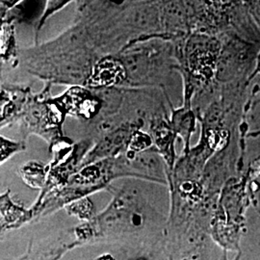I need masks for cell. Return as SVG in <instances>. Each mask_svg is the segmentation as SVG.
Instances as JSON below:
<instances>
[{
  "label": "cell",
  "instance_id": "3",
  "mask_svg": "<svg viewBox=\"0 0 260 260\" xmlns=\"http://www.w3.org/2000/svg\"><path fill=\"white\" fill-rule=\"evenodd\" d=\"M126 72L120 60L113 57H104L96 62L88 75L86 86L91 88H104L121 83Z\"/></svg>",
  "mask_w": 260,
  "mask_h": 260
},
{
  "label": "cell",
  "instance_id": "8",
  "mask_svg": "<svg viewBox=\"0 0 260 260\" xmlns=\"http://www.w3.org/2000/svg\"><path fill=\"white\" fill-rule=\"evenodd\" d=\"M150 145V139L144 133H136L133 135L129 144L130 151H139L148 148Z\"/></svg>",
  "mask_w": 260,
  "mask_h": 260
},
{
  "label": "cell",
  "instance_id": "6",
  "mask_svg": "<svg viewBox=\"0 0 260 260\" xmlns=\"http://www.w3.org/2000/svg\"><path fill=\"white\" fill-rule=\"evenodd\" d=\"M25 149L26 146L24 142H15L0 135V165L13 155Z\"/></svg>",
  "mask_w": 260,
  "mask_h": 260
},
{
  "label": "cell",
  "instance_id": "1",
  "mask_svg": "<svg viewBox=\"0 0 260 260\" xmlns=\"http://www.w3.org/2000/svg\"><path fill=\"white\" fill-rule=\"evenodd\" d=\"M51 85L47 82L41 93H31L22 115L17 121L24 139L35 134L47 141L49 149L64 138L62 124L67 116L58 99L50 94Z\"/></svg>",
  "mask_w": 260,
  "mask_h": 260
},
{
  "label": "cell",
  "instance_id": "5",
  "mask_svg": "<svg viewBox=\"0 0 260 260\" xmlns=\"http://www.w3.org/2000/svg\"><path fill=\"white\" fill-rule=\"evenodd\" d=\"M23 179L32 187H42L47 180V166L40 162H29L20 170Z\"/></svg>",
  "mask_w": 260,
  "mask_h": 260
},
{
  "label": "cell",
  "instance_id": "9",
  "mask_svg": "<svg viewBox=\"0 0 260 260\" xmlns=\"http://www.w3.org/2000/svg\"><path fill=\"white\" fill-rule=\"evenodd\" d=\"M70 210L77 214H82V215H87L89 211L91 210V205L87 200L80 201L76 204H74L70 206Z\"/></svg>",
  "mask_w": 260,
  "mask_h": 260
},
{
  "label": "cell",
  "instance_id": "10",
  "mask_svg": "<svg viewBox=\"0 0 260 260\" xmlns=\"http://www.w3.org/2000/svg\"><path fill=\"white\" fill-rule=\"evenodd\" d=\"M255 73H260V54L258 56V61H257V68H256V71Z\"/></svg>",
  "mask_w": 260,
  "mask_h": 260
},
{
  "label": "cell",
  "instance_id": "4",
  "mask_svg": "<svg viewBox=\"0 0 260 260\" xmlns=\"http://www.w3.org/2000/svg\"><path fill=\"white\" fill-rule=\"evenodd\" d=\"M14 19H6L0 26V59L3 63H14L17 60V46Z\"/></svg>",
  "mask_w": 260,
  "mask_h": 260
},
{
  "label": "cell",
  "instance_id": "7",
  "mask_svg": "<svg viewBox=\"0 0 260 260\" xmlns=\"http://www.w3.org/2000/svg\"><path fill=\"white\" fill-rule=\"evenodd\" d=\"M69 1H47V8L45 10L43 16L41 17V19L39 20L37 28H36V38L38 37V33L40 32V30L43 28L46 20L48 17H50L51 15H53L55 12L62 9L67 4H69Z\"/></svg>",
  "mask_w": 260,
  "mask_h": 260
},
{
  "label": "cell",
  "instance_id": "2",
  "mask_svg": "<svg viewBox=\"0 0 260 260\" xmlns=\"http://www.w3.org/2000/svg\"><path fill=\"white\" fill-rule=\"evenodd\" d=\"M67 115L91 119L96 114L100 102L88 90L81 87H72L62 95L57 96Z\"/></svg>",
  "mask_w": 260,
  "mask_h": 260
}]
</instances>
